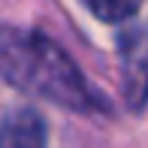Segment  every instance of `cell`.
<instances>
[{"mask_svg":"<svg viewBox=\"0 0 148 148\" xmlns=\"http://www.w3.org/2000/svg\"><path fill=\"white\" fill-rule=\"evenodd\" d=\"M0 148H45V121L33 109H15L0 121Z\"/></svg>","mask_w":148,"mask_h":148,"instance_id":"obj_3","label":"cell"},{"mask_svg":"<svg viewBox=\"0 0 148 148\" xmlns=\"http://www.w3.org/2000/svg\"><path fill=\"white\" fill-rule=\"evenodd\" d=\"M121 79L130 109H142L148 100V30L136 27L121 36Z\"/></svg>","mask_w":148,"mask_h":148,"instance_id":"obj_2","label":"cell"},{"mask_svg":"<svg viewBox=\"0 0 148 148\" xmlns=\"http://www.w3.org/2000/svg\"><path fill=\"white\" fill-rule=\"evenodd\" d=\"M0 76L12 88L73 112H97L103 100L58 42L36 30L0 24Z\"/></svg>","mask_w":148,"mask_h":148,"instance_id":"obj_1","label":"cell"},{"mask_svg":"<svg viewBox=\"0 0 148 148\" xmlns=\"http://www.w3.org/2000/svg\"><path fill=\"white\" fill-rule=\"evenodd\" d=\"M82 3L88 6L100 21L115 24V21H124V18L136 15L139 6H142L145 0H82Z\"/></svg>","mask_w":148,"mask_h":148,"instance_id":"obj_4","label":"cell"}]
</instances>
